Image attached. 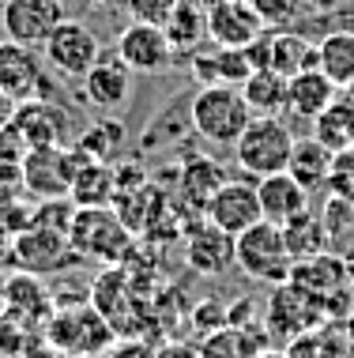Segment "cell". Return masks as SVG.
Listing matches in <instances>:
<instances>
[{
    "label": "cell",
    "instance_id": "16",
    "mask_svg": "<svg viewBox=\"0 0 354 358\" xmlns=\"http://www.w3.org/2000/svg\"><path fill=\"white\" fill-rule=\"evenodd\" d=\"M15 129L27 136V143L34 148H53V143H68V113L64 106H57L53 99H27L15 110Z\"/></svg>",
    "mask_w": 354,
    "mask_h": 358
},
{
    "label": "cell",
    "instance_id": "18",
    "mask_svg": "<svg viewBox=\"0 0 354 358\" xmlns=\"http://www.w3.org/2000/svg\"><path fill=\"white\" fill-rule=\"evenodd\" d=\"M256 196H260L264 219L267 222H279V227H286L290 219H298L302 211H309V189H305L290 170L260 178V181H256Z\"/></svg>",
    "mask_w": 354,
    "mask_h": 358
},
{
    "label": "cell",
    "instance_id": "23",
    "mask_svg": "<svg viewBox=\"0 0 354 358\" xmlns=\"http://www.w3.org/2000/svg\"><path fill=\"white\" fill-rule=\"evenodd\" d=\"M286 80L290 76L275 69H253L242 83V94L253 110V117H279L286 110Z\"/></svg>",
    "mask_w": 354,
    "mask_h": 358
},
{
    "label": "cell",
    "instance_id": "31",
    "mask_svg": "<svg viewBox=\"0 0 354 358\" xmlns=\"http://www.w3.org/2000/svg\"><path fill=\"white\" fill-rule=\"evenodd\" d=\"M226 181L223 166H219L215 159H193L185 166V173H181V185H185V196H193L200 208L207 204V200L219 192V185Z\"/></svg>",
    "mask_w": 354,
    "mask_h": 358
},
{
    "label": "cell",
    "instance_id": "22",
    "mask_svg": "<svg viewBox=\"0 0 354 358\" xmlns=\"http://www.w3.org/2000/svg\"><path fill=\"white\" fill-rule=\"evenodd\" d=\"M249 72H253V61H249L245 50L215 45V50H196L193 53V76L200 83H234V87H242Z\"/></svg>",
    "mask_w": 354,
    "mask_h": 358
},
{
    "label": "cell",
    "instance_id": "5",
    "mask_svg": "<svg viewBox=\"0 0 354 358\" xmlns=\"http://www.w3.org/2000/svg\"><path fill=\"white\" fill-rule=\"evenodd\" d=\"M45 340H50L61 355L68 358H94L98 351H106L113 343V328H110V317L98 313L94 306H72L68 313L57 309L45 321Z\"/></svg>",
    "mask_w": 354,
    "mask_h": 358
},
{
    "label": "cell",
    "instance_id": "21",
    "mask_svg": "<svg viewBox=\"0 0 354 358\" xmlns=\"http://www.w3.org/2000/svg\"><path fill=\"white\" fill-rule=\"evenodd\" d=\"M113 196H117V170L102 159H83L68 185V200L75 208H110Z\"/></svg>",
    "mask_w": 354,
    "mask_h": 358
},
{
    "label": "cell",
    "instance_id": "25",
    "mask_svg": "<svg viewBox=\"0 0 354 358\" xmlns=\"http://www.w3.org/2000/svg\"><path fill=\"white\" fill-rule=\"evenodd\" d=\"M332 162H336V151H328L320 140H298L294 143V155H290V170L294 178L302 181L305 189H328V178H332Z\"/></svg>",
    "mask_w": 354,
    "mask_h": 358
},
{
    "label": "cell",
    "instance_id": "12",
    "mask_svg": "<svg viewBox=\"0 0 354 358\" xmlns=\"http://www.w3.org/2000/svg\"><path fill=\"white\" fill-rule=\"evenodd\" d=\"M64 4L61 0H4V38H12L19 45L42 50L45 38L64 23Z\"/></svg>",
    "mask_w": 354,
    "mask_h": 358
},
{
    "label": "cell",
    "instance_id": "8",
    "mask_svg": "<svg viewBox=\"0 0 354 358\" xmlns=\"http://www.w3.org/2000/svg\"><path fill=\"white\" fill-rule=\"evenodd\" d=\"M98 53H102L98 34L80 19H64L42 45L45 69H53L61 80H83L91 72V64L98 61Z\"/></svg>",
    "mask_w": 354,
    "mask_h": 358
},
{
    "label": "cell",
    "instance_id": "39",
    "mask_svg": "<svg viewBox=\"0 0 354 358\" xmlns=\"http://www.w3.org/2000/svg\"><path fill=\"white\" fill-rule=\"evenodd\" d=\"M4 306H8V279H0V313H4Z\"/></svg>",
    "mask_w": 354,
    "mask_h": 358
},
{
    "label": "cell",
    "instance_id": "36",
    "mask_svg": "<svg viewBox=\"0 0 354 358\" xmlns=\"http://www.w3.org/2000/svg\"><path fill=\"white\" fill-rule=\"evenodd\" d=\"M15 110H19V102H15L12 94L4 91V87H0V129H4V124H12V117H15Z\"/></svg>",
    "mask_w": 354,
    "mask_h": 358
},
{
    "label": "cell",
    "instance_id": "41",
    "mask_svg": "<svg viewBox=\"0 0 354 358\" xmlns=\"http://www.w3.org/2000/svg\"><path fill=\"white\" fill-rule=\"evenodd\" d=\"M0 4H4V0H0Z\"/></svg>",
    "mask_w": 354,
    "mask_h": 358
},
{
    "label": "cell",
    "instance_id": "40",
    "mask_svg": "<svg viewBox=\"0 0 354 358\" xmlns=\"http://www.w3.org/2000/svg\"><path fill=\"white\" fill-rule=\"evenodd\" d=\"M347 343L354 347V317H351V321H347Z\"/></svg>",
    "mask_w": 354,
    "mask_h": 358
},
{
    "label": "cell",
    "instance_id": "3",
    "mask_svg": "<svg viewBox=\"0 0 354 358\" xmlns=\"http://www.w3.org/2000/svg\"><path fill=\"white\" fill-rule=\"evenodd\" d=\"M294 143H298V136L279 117H253L234 143V159L245 170V178L260 181L267 173H283L290 166Z\"/></svg>",
    "mask_w": 354,
    "mask_h": 358
},
{
    "label": "cell",
    "instance_id": "32",
    "mask_svg": "<svg viewBox=\"0 0 354 358\" xmlns=\"http://www.w3.org/2000/svg\"><path fill=\"white\" fill-rule=\"evenodd\" d=\"M249 4L260 15L264 31H283V27H290L294 19L302 15L305 0H249Z\"/></svg>",
    "mask_w": 354,
    "mask_h": 358
},
{
    "label": "cell",
    "instance_id": "6",
    "mask_svg": "<svg viewBox=\"0 0 354 358\" xmlns=\"http://www.w3.org/2000/svg\"><path fill=\"white\" fill-rule=\"evenodd\" d=\"M324 317H328V309L313 290H305L302 283H294V279H286V283L272 287V298H267V336L279 343H290L298 340V336L313 332Z\"/></svg>",
    "mask_w": 354,
    "mask_h": 358
},
{
    "label": "cell",
    "instance_id": "15",
    "mask_svg": "<svg viewBox=\"0 0 354 358\" xmlns=\"http://www.w3.org/2000/svg\"><path fill=\"white\" fill-rule=\"evenodd\" d=\"M264 34L260 15L253 12L249 0H215L207 8V38L226 50H245L249 42Z\"/></svg>",
    "mask_w": 354,
    "mask_h": 358
},
{
    "label": "cell",
    "instance_id": "24",
    "mask_svg": "<svg viewBox=\"0 0 354 358\" xmlns=\"http://www.w3.org/2000/svg\"><path fill=\"white\" fill-rule=\"evenodd\" d=\"M4 313H12L15 321H23V317H34V313L50 321L53 298H50V290H45L42 275L15 272L12 279H8V306H4Z\"/></svg>",
    "mask_w": 354,
    "mask_h": 358
},
{
    "label": "cell",
    "instance_id": "35",
    "mask_svg": "<svg viewBox=\"0 0 354 358\" xmlns=\"http://www.w3.org/2000/svg\"><path fill=\"white\" fill-rule=\"evenodd\" d=\"M305 4H309L317 15H339V12H347L351 0H305Z\"/></svg>",
    "mask_w": 354,
    "mask_h": 358
},
{
    "label": "cell",
    "instance_id": "33",
    "mask_svg": "<svg viewBox=\"0 0 354 358\" xmlns=\"http://www.w3.org/2000/svg\"><path fill=\"white\" fill-rule=\"evenodd\" d=\"M27 155H31V143H27V136L15 129V121H12V124H4V129H0V159H8V162H23Z\"/></svg>",
    "mask_w": 354,
    "mask_h": 358
},
{
    "label": "cell",
    "instance_id": "11",
    "mask_svg": "<svg viewBox=\"0 0 354 358\" xmlns=\"http://www.w3.org/2000/svg\"><path fill=\"white\" fill-rule=\"evenodd\" d=\"M113 50L121 53V61L128 64L136 76H155L162 69L174 64V45H170L162 23H151V19H136L117 34V45Z\"/></svg>",
    "mask_w": 354,
    "mask_h": 358
},
{
    "label": "cell",
    "instance_id": "27",
    "mask_svg": "<svg viewBox=\"0 0 354 358\" xmlns=\"http://www.w3.org/2000/svg\"><path fill=\"white\" fill-rule=\"evenodd\" d=\"M313 140H320L328 151H351L354 148V102H332L328 110L313 121Z\"/></svg>",
    "mask_w": 354,
    "mask_h": 358
},
{
    "label": "cell",
    "instance_id": "2",
    "mask_svg": "<svg viewBox=\"0 0 354 358\" xmlns=\"http://www.w3.org/2000/svg\"><path fill=\"white\" fill-rule=\"evenodd\" d=\"M234 264L253 283H264V287L286 283L294 272V257H290V245H286V234L279 222L260 219L249 230H242L234 238Z\"/></svg>",
    "mask_w": 354,
    "mask_h": 358
},
{
    "label": "cell",
    "instance_id": "14",
    "mask_svg": "<svg viewBox=\"0 0 354 358\" xmlns=\"http://www.w3.org/2000/svg\"><path fill=\"white\" fill-rule=\"evenodd\" d=\"M132 76L136 72L121 61L117 50H102L98 61L91 64V72L80 80L83 83V99L102 113H117L132 102Z\"/></svg>",
    "mask_w": 354,
    "mask_h": 358
},
{
    "label": "cell",
    "instance_id": "4",
    "mask_svg": "<svg viewBox=\"0 0 354 358\" xmlns=\"http://www.w3.org/2000/svg\"><path fill=\"white\" fill-rule=\"evenodd\" d=\"M68 241L80 260L117 264L121 257H128L132 234L113 208H75L68 222Z\"/></svg>",
    "mask_w": 354,
    "mask_h": 358
},
{
    "label": "cell",
    "instance_id": "9",
    "mask_svg": "<svg viewBox=\"0 0 354 358\" xmlns=\"http://www.w3.org/2000/svg\"><path fill=\"white\" fill-rule=\"evenodd\" d=\"M68 260H80V253L72 249V241L64 230L42 227V222H27V227L12 238V264L19 272L53 275V272H61Z\"/></svg>",
    "mask_w": 354,
    "mask_h": 358
},
{
    "label": "cell",
    "instance_id": "7",
    "mask_svg": "<svg viewBox=\"0 0 354 358\" xmlns=\"http://www.w3.org/2000/svg\"><path fill=\"white\" fill-rule=\"evenodd\" d=\"M83 162V151L68 143H53V148H34L23 159V192L38 200H57L68 196V185Z\"/></svg>",
    "mask_w": 354,
    "mask_h": 358
},
{
    "label": "cell",
    "instance_id": "29",
    "mask_svg": "<svg viewBox=\"0 0 354 358\" xmlns=\"http://www.w3.org/2000/svg\"><path fill=\"white\" fill-rule=\"evenodd\" d=\"M75 148L83 151V159H102V162H110L113 155H117L124 148V124L121 121H94L87 132H83L80 140H75Z\"/></svg>",
    "mask_w": 354,
    "mask_h": 358
},
{
    "label": "cell",
    "instance_id": "17",
    "mask_svg": "<svg viewBox=\"0 0 354 358\" xmlns=\"http://www.w3.org/2000/svg\"><path fill=\"white\" fill-rule=\"evenodd\" d=\"M336 99H339V87L328 72H320V64L302 69L286 80V110L302 121H317Z\"/></svg>",
    "mask_w": 354,
    "mask_h": 358
},
{
    "label": "cell",
    "instance_id": "34",
    "mask_svg": "<svg viewBox=\"0 0 354 358\" xmlns=\"http://www.w3.org/2000/svg\"><path fill=\"white\" fill-rule=\"evenodd\" d=\"M110 358H158L155 347H147L143 340H124L110 351Z\"/></svg>",
    "mask_w": 354,
    "mask_h": 358
},
{
    "label": "cell",
    "instance_id": "30",
    "mask_svg": "<svg viewBox=\"0 0 354 358\" xmlns=\"http://www.w3.org/2000/svg\"><path fill=\"white\" fill-rule=\"evenodd\" d=\"M256 332H245V328H215L212 336L200 347V358H256V351L264 347H253Z\"/></svg>",
    "mask_w": 354,
    "mask_h": 358
},
{
    "label": "cell",
    "instance_id": "1",
    "mask_svg": "<svg viewBox=\"0 0 354 358\" xmlns=\"http://www.w3.org/2000/svg\"><path fill=\"white\" fill-rule=\"evenodd\" d=\"M249 121H253V110H249L242 87L234 83H204L189 102L193 132L215 148H234Z\"/></svg>",
    "mask_w": 354,
    "mask_h": 358
},
{
    "label": "cell",
    "instance_id": "19",
    "mask_svg": "<svg viewBox=\"0 0 354 358\" xmlns=\"http://www.w3.org/2000/svg\"><path fill=\"white\" fill-rule=\"evenodd\" d=\"M185 260L200 275H223L234 264V234L219 230L215 222H200L185 238Z\"/></svg>",
    "mask_w": 354,
    "mask_h": 358
},
{
    "label": "cell",
    "instance_id": "13",
    "mask_svg": "<svg viewBox=\"0 0 354 358\" xmlns=\"http://www.w3.org/2000/svg\"><path fill=\"white\" fill-rule=\"evenodd\" d=\"M204 219L215 222L219 230H226V234H242L249 230L253 222L264 219L260 211V196H256V181H245V178H226L219 192L204 204Z\"/></svg>",
    "mask_w": 354,
    "mask_h": 358
},
{
    "label": "cell",
    "instance_id": "37",
    "mask_svg": "<svg viewBox=\"0 0 354 358\" xmlns=\"http://www.w3.org/2000/svg\"><path fill=\"white\" fill-rule=\"evenodd\" d=\"M158 358H200V351H189V347H166V351H158Z\"/></svg>",
    "mask_w": 354,
    "mask_h": 358
},
{
    "label": "cell",
    "instance_id": "38",
    "mask_svg": "<svg viewBox=\"0 0 354 358\" xmlns=\"http://www.w3.org/2000/svg\"><path fill=\"white\" fill-rule=\"evenodd\" d=\"M256 358H294V355L283 347V351H256Z\"/></svg>",
    "mask_w": 354,
    "mask_h": 358
},
{
    "label": "cell",
    "instance_id": "26",
    "mask_svg": "<svg viewBox=\"0 0 354 358\" xmlns=\"http://www.w3.org/2000/svg\"><path fill=\"white\" fill-rule=\"evenodd\" d=\"M317 64H320V72H328L332 80H336L339 91L354 83V31L351 27L320 38L317 42Z\"/></svg>",
    "mask_w": 354,
    "mask_h": 358
},
{
    "label": "cell",
    "instance_id": "20",
    "mask_svg": "<svg viewBox=\"0 0 354 358\" xmlns=\"http://www.w3.org/2000/svg\"><path fill=\"white\" fill-rule=\"evenodd\" d=\"M215 0H174L170 15L162 19V31H166L174 53H196L200 42L207 38V8Z\"/></svg>",
    "mask_w": 354,
    "mask_h": 358
},
{
    "label": "cell",
    "instance_id": "10",
    "mask_svg": "<svg viewBox=\"0 0 354 358\" xmlns=\"http://www.w3.org/2000/svg\"><path fill=\"white\" fill-rule=\"evenodd\" d=\"M0 87L15 102L27 99H53V83L45 76V57H38L31 45H19L12 38L0 42Z\"/></svg>",
    "mask_w": 354,
    "mask_h": 358
},
{
    "label": "cell",
    "instance_id": "28",
    "mask_svg": "<svg viewBox=\"0 0 354 358\" xmlns=\"http://www.w3.org/2000/svg\"><path fill=\"white\" fill-rule=\"evenodd\" d=\"M283 234H286V245H290L294 264H298V260H309V257L324 253V245H328L324 219L313 215V211H302L298 219H290V222L283 227Z\"/></svg>",
    "mask_w": 354,
    "mask_h": 358
}]
</instances>
